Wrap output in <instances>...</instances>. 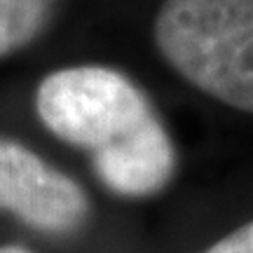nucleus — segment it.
<instances>
[{
	"label": "nucleus",
	"instance_id": "f257e3e1",
	"mask_svg": "<svg viewBox=\"0 0 253 253\" xmlns=\"http://www.w3.org/2000/svg\"><path fill=\"white\" fill-rule=\"evenodd\" d=\"M155 42L190 84L253 115V0H164Z\"/></svg>",
	"mask_w": 253,
	"mask_h": 253
},
{
	"label": "nucleus",
	"instance_id": "f03ea898",
	"mask_svg": "<svg viewBox=\"0 0 253 253\" xmlns=\"http://www.w3.org/2000/svg\"><path fill=\"white\" fill-rule=\"evenodd\" d=\"M36 108L54 136L89 150L94 167L162 126L143 91L103 66H75L47 75L38 87Z\"/></svg>",
	"mask_w": 253,
	"mask_h": 253
},
{
	"label": "nucleus",
	"instance_id": "7ed1b4c3",
	"mask_svg": "<svg viewBox=\"0 0 253 253\" xmlns=\"http://www.w3.org/2000/svg\"><path fill=\"white\" fill-rule=\"evenodd\" d=\"M0 209L31 227L66 232L87 216L82 188L45 164L28 148L0 138Z\"/></svg>",
	"mask_w": 253,
	"mask_h": 253
},
{
	"label": "nucleus",
	"instance_id": "20e7f679",
	"mask_svg": "<svg viewBox=\"0 0 253 253\" xmlns=\"http://www.w3.org/2000/svg\"><path fill=\"white\" fill-rule=\"evenodd\" d=\"M49 12L52 0H0V59L36 40Z\"/></svg>",
	"mask_w": 253,
	"mask_h": 253
},
{
	"label": "nucleus",
	"instance_id": "39448f33",
	"mask_svg": "<svg viewBox=\"0 0 253 253\" xmlns=\"http://www.w3.org/2000/svg\"><path fill=\"white\" fill-rule=\"evenodd\" d=\"M207 253H253V223L239 227L230 237L220 239Z\"/></svg>",
	"mask_w": 253,
	"mask_h": 253
},
{
	"label": "nucleus",
	"instance_id": "423d86ee",
	"mask_svg": "<svg viewBox=\"0 0 253 253\" xmlns=\"http://www.w3.org/2000/svg\"><path fill=\"white\" fill-rule=\"evenodd\" d=\"M0 253H28V251H24V249H2Z\"/></svg>",
	"mask_w": 253,
	"mask_h": 253
}]
</instances>
